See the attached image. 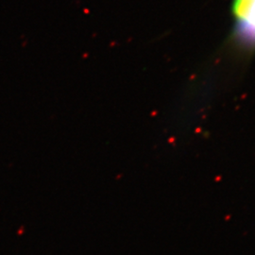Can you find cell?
<instances>
[{
    "label": "cell",
    "mask_w": 255,
    "mask_h": 255,
    "mask_svg": "<svg viewBox=\"0 0 255 255\" xmlns=\"http://www.w3.org/2000/svg\"><path fill=\"white\" fill-rule=\"evenodd\" d=\"M233 11L237 22V45L244 53L255 50V0H234Z\"/></svg>",
    "instance_id": "cell-1"
}]
</instances>
